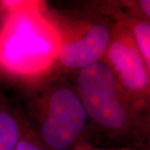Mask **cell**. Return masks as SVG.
Wrapping results in <instances>:
<instances>
[{
  "label": "cell",
  "instance_id": "3",
  "mask_svg": "<svg viewBox=\"0 0 150 150\" xmlns=\"http://www.w3.org/2000/svg\"><path fill=\"white\" fill-rule=\"evenodd\" d=\"M28 103L33 131L49 150H75L87 143L90 124L74 84L50 79L31 93Z\"/></svg>",
  "mask_w": 150,
  "mask_h": 150
},
{
  "label": "cell",
  "instance_id": "1",
  "mask_svg": "<svg viewBox=\"0 0 150 150\" xmlns=\"http://www.w3.org/2000/svg\"><path fill=\"white\" fill-rule=\"evenodd\" d=\"M89 119L90 129L120 144L144 146L149 139V109L124 92L102 60L78 72L74 84Z\"/></svg>",
  "mask_w": 150,
  "mask_h": 150
},
{
  "label": "cell",
  "instance_id": "9",
  "mask_svg": "<svg viewBox=\"0 0 150 150\" xmlns=\"http://www.w3.org/2000/svg\"><path fill=\"white\" fill-rule=\"evenodd\" d=\"M75 150H129V149H97L91 145H89L88 143L83 144L79 145V147L76 148Z\"/></svg>",
  "mask_w": 150,
  "mask_h": 150
},
{
  "label": "cell",
  "instance_id": "5",
  "mask_svg": "<svg viewBox=\"0 0 150 150\" xmlns=\"http://www.w3.org/2000/svg\"><path fill=\"white\" fill-rule=\"evenodd\" d=\"M60 35L57 64L67 70L83 69L102 61L109 45L112 24L103 18L74 23Z\"/></svg>",
  "mask_w": 150,
  "mask_h": 150
},
{
  "label": "cell",
  "instance_id": "4",
  "mask_svg": "<svg viewBox=\"0 0 150 150\" xmlns=\"http://www.w3.org/2000/svg\"><path fill=\"white\" fill-rule=\"evenodd\" d=\"M119 85L140 107L149 109L150 69L123 25L114 23L105 58L103 59Z\"/></svg>",
  "mask_w": 150,
  "mask_h": 150
},
{
  "label": "cell",
  "instance_id": "2",
  "mask_svg": "<svg viewBox=\"0 0 150 150\" xmlns=\"http://www.w3.org/2000/svg\"><path fill=\"white\" fill-rule=\"evenodd\" d=\"M39 4L4 1L0 31V68L11 74L32 75L56 62L60 35L38 9Z\"/></svg>",
  "mask_w": 150,
  "mask_h": 150
},
{
  "label": "cell",
  "instance_id": "8",
  "mask_svg": "<svg viewBox=\"0 0 150 150\" xmlns=\"http://www.w3.org/2000/svg\"><path fill=\"white\" fill-rule=\"evenodd\" d=\"M15 150H49L39 140L35 133L33 131L29 123L22 138L18 141Z\"/></svg>",
  "mask_w": 150,
  "mask_h": 150
},
{
  "label": "cell",
  "instance_id": "6",
  "mask_svg": "<svg viewBox=\"0 0 150 150\" xmlns=\"http://www.w3.org/2000/svg\"><path fill=\"white\" fill-rule=\"evenodd\" d=\"M28 124L24 112L0 92V150H15Z\"/></svg>",
  "mask_w": 150,
  "mask_h": 150
},
{
  "label": "cell",
  "instance_id": "7",
  "mask_svg": "<svg viewBox=\"0 0 150 150\" xmlns=\"http://www.w3.org/2000/svg\"><path fill=\"white\" fill-rule=\"evenodd\" d=\"M115 23L123 25L132 37L137 48L144 60L145 64L150 69V23L144 19L132 16L129 13H118L114 15Z\"/></svg>",
  "mask_w": 150,
  "mask_h": 150
}]
</instances>
